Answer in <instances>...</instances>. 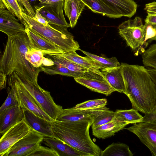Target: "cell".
Returning a JSON list of instances; mask_svg holds the SVG:
<instances>
[{"label":"cell","instance_id":"6da1fadb","mask_svg":"<svg viewBox=\"0 0 156 156\" xmlns=\"http://www.w3.org/2000/svg\"><path fill=\"white\" fill-rule=\"evenodd\" d=\"M126 89L125 94L133 108L141 113H152L156 107V88L144 66L121 64Z\"/></svg>","mask_w":156,"mask_h":156},{"label":"cell","instance_id":"7a4b0ae2","mask_svg":"<svg viewBox=\"0 0 156 156\" xmlns=\"http://www.w3.org/2000/svg\"><path fill=\"white\" fill-rule=\"evenodd\" d=\"M31 50L26 32L8 37L4 52L1 58L0 72L10 76L16 72L28 80L37 83L40 67L33 66L26 59L25 55Z\"/></svg>","mask_w":156,"mask_h":156},{"label":"cell","instance_id":"3957f363","mask_svg":"<svg viewBox=\"0 0 156 156\" xmlns=\"http://www.w3.org/2000/svg\"><path fill=\"white\" fill-rule=\"evenodd\" d=\"M94 121L53 122L55 138L60 139L88 156H100V148L91 140L89 129Z\"/></svg>","mask_w":156,"mask_h":156},{"label":"cell","instance_id":"277c9868","mask_svg":"<svg viewBox=\"0 0 156 156\" xmlns=\"http://www.w3.org/2000/svg\"><path fill=\"white\" fill-rule=\"evenodd\" d=\"M24 26L29 27L54 44L64 53L80 50L79 45L73 34L67 30H60L49 24L44 25L28 15L26 11L22 13Z\"/></svg>","mask_w":156,"mask_h":156},{"label":"cell","instance_id":"5b68a950","mask_svg":"<svg viewBox=\"0 0 156 156\" xmlns=\"http://www.w3.org/2000/svg\"><path fill=\"white\" fill-rule=\"evenodd\" d=\"M10 76L9 78L18 82L29 92L46 114L55 121L57 120L62 107L55 103L50 92L16 72H13Z\"/></svg>","mask_w":156,"mask_h":156},{"label":"cell","instance_id":"8992f818","mask_svg":"<svg viewBox=\"0 0 156 156\" xmlns=\"http://www.w3.org/2000/svg\"><path fill=\"white\" fill-rule=\"evenodd\" d=\"M118 29L120 36L135 55H142L145 51L148 43L145 40L146 26L143 24L141 18L136 17L124 21L119 26Z\"/></svg>","mask_w":156,"mask_h":156},{"label":"cell","instance_id":"52a82bcc","mask_svg":"<svg viewBox=\"0 0 156 156\" xmlns=\"http://www.w3.org/2000/svg\"><path fill=\"white\" fill-rule=\"evenodd\" d=\"M74 78L77 83L91 90L106 96L115 91L108 83L101 72L98 69H88L81 77Z\"/></svg>","mask_w":156,"mask_h":156},{"label":"cell","instance_id":"ba28073f","mask_svg":"<svg viewBox=\"0 0 156 156\" xmlns=\"http://www.w3.org/2000/svg\"><path fill=\"white\" fill-rule=\"evenodd\" d=\"M44 138L31 128L29 133L15 144L4 156H30L41 145Z\"/></svg>","mask_w":156,"mask_h":156},{"label":"cell","instance_id":"9c48e42d","mask_svg":"<svg viewBox=\"0 0 156 156\" xmlns=\"http://www.w3.org/2000/svg\"><path fill=\"white\" fill-rule=\"evenodd\" d=\"M64 0L51 4H44L40 6H35L53 27L60 30H67L71 27L66 21L63 12Z\"/></svg>","mask_w":156,"mask_h":156},{"label":"cell","instance_id":"30bf717a","mask_svg":"<svg viewBox=\"0 0 156 156\" xmlns=\"http://www.w3.org/2000/svg\"><path fill=\"white\" fill-rule=\"evenodd\" d=\"M9 83L14 84L19 106L23 110H28L37 116L51 122L55 121L41 108L29 92L17 82L9 78Z\"/></svg>","mask_w":156,"mask_h":156},{"label":"cell","instance_id":"8fae6325","mask_svg":"<svg viewBox=\"0 0 156 156\" xmlns=\"http://www.w3.org/2000/svg\"><path fill=\"white\" fill-rule=\"evenodd\" d=\"M133 124L126 129L138 137L149 149L152 156H156V124L147 122Z\"/></svg>","mask_w":156,"mask_h":156},{"label":"cell","instance_id":"7c38bea8","mask_svg":"<svg viewBox=\"0 0 156 156\" xmlns=\"http://www.w3.org/2000/svg\"><path fill=\"white\" fill-rule=\"evenodd\" d=\"M31 128L24 119L13 126L2 135L0 140V156H4L17 142L30 132Z\"/></svg>","mask_w":156,"mask_h":156},{"label":"cell","instance_id":"4fadbf2b","mask_svg":"<svg viewBox=\"0 0 156 156\" xmlns=\"http://www.w3.org/2000/svg\"><path fill=\"white\" fill-rule=\"evenodd\" d=\"M108 109L106 106L85 110L75 109L73 108L63 109L56 120L63 122L94 121L96 116Z\"/></svg>","mask_w":156,"mask_h":156},{"label":"cell","instance_id":"5bb4252c","mask_svg":"<svg viewBox=\"0 0 156 156\" xmlns=\"http://www.w3.org/2000/svg\"><path fill=\"white\" fill-rule=\"evenodd\" d=\"M31 49L41 51L44 55L53 53H63L57 46L30 28L24 26Z\"/></svg>","mask_w":156,"mask_h":156},{"label":"cell","instance_id":"9a60e30c","mask_svg":"<svg viewBox=\"0 0 156 156\" xmlns=\"http://www.w3.org/2000/svg\"><path fill=\"white\" fill-rule=\"evenodd\" d=\"M23 111L24 120L31 128L38 132L44 137L55 138L53 131L54 122L42 118L28 110Z\"/></svg>","mask_w":156,"mask_h":156},{"label":"cell","instance_id":"2e32d148","mask_svg":"<svg viewBox=\"0 0 156 156\" xmlns=\"http://www.w3.org/2000/svg\"><path fill=\"white\" fill-rule=\"evenodd\" d=\"M11 12L5 9H0V30L8 37L25 31L24 25Z\"/></svg>","mask_w":156,"mask_h":156},{"label":"cell","instance_id":"e0dca14e","mask_svg":"<svg viewBox=\"0 0 156 156\" xmlns=\"http://www.w3.org/2000/svg\"><path fill=\"white\" fill-rule=\"evenodd\" d=\"M24 119V111L19 105L0 112V133L3 134L11 127Z\"/></svg>","mask_w":156,"mask_h":156},{"label":"cell","instance_id":"ac0fdd59","mask_svg":"<svg viewBox=\"0 0 156 156\" xmlns=\"http://www.w3.org/2000/svg\"><path fill=\"white\" fill-rule=\"evenodd\" d=\"M43 141L45 145L56 153L58 156H88L60 139L45 137Z\"/></svg>","mask_w":156,"mask_h":156},{"label":"cell","instance_id":"d6986e66","mask_svg":"<svg viewBox=\"0 0 156 156\" xmlns=\"http://www.w3.org/2000/svg\"><path fill=\"white\" fill-rule=\"evenodd\" d=\"M120 17L130 18L136 12L137 5L133 0H101Z\"/></svg>","mask_w":156,"mask_h":156},{"label":"cell","instance_id":"ffe728a7","mask_svg":"<svg viewBox=\"0 0 156 156\" xmlns=\"http://www.w3.org/2000/svg\"><path fill=\"white\" fill-rule=\"evenodd\" d=\"M101 72L108 83L115 91L126 94L121 65L117 67L101 69Z\"/></svg>","mask_w":156,"mask_h":156},{"label":"cell","instance_id":"44dd1931","mask_svg":"<svg viewBox=\"0 0 156 156\" xmlns=\"http://www.w3.org/2000/svg\"><path fill=\"white\" fill-rule=\"evenodd\" d=\"M128 124L115 119L111 121L102 126L92 128L93 135L99 139H105L111 137L123 129Z\"/></svg>","mask_w":156,"mask_h":156},{"label":"cell","instance_id":"7402d4cb","mask_svg":"<svg viewBox=\"0 0 156 156\" xmlns=\"http://www.w3.org/2000/svg\"><path fill=\"white\" fill-rule=\"evenodd\" d=\"M86 5L82 0H64L63 8L72 28L76 26Z\"/></svg>","mask_w":156,"mask_h":156},{"label":"cell","instance_id":"603a6c76","mask_svg":"<svg viewBox=\"0 0 156 156\" xmlns=\"http://www.w3.org/2000/svg\"><path fill=\"white\" fill-rule=\"evenodd\" d=\"M93 12L108 17L116 18L119 16L105 4L101 0H82Z\"/></svg>","mask_w":156,"mask_h":156},{"label":"cell","instance_id":"cb8c5ba5","mask_svg":"<svg viewBox=\"0 0 156 156\" xmlns=\"http://www.w3.org/2000/svg\"><path fill=\"white\" fill-rule=\"evenodd\" d=\"M53 61L54 64L52 65L44 66L42 65L40 67L41 71L50 75L58 74L74 78L81 77L84 73L71 71L62 64Z\"/></svg>","mask_w":156,"mask_h":156},{"label":"cell","instance_id":"d4e9b609","mask_svg":"<svg viewBox=\"0 0 156 156\" xmlns=\"http://www.w3.org/2000/svg\"><path fill=\"white\" fill-rule=\"evenodd\" d=\"M115 112V119L128 124L142 122L143 120V117L138 111L133 108L128 110H117Z\"/></svg>","mask_w":156,"mask_h":156},{"label":"cell","instance_id":"484cf974","mask_svg":"<svg viewBox=\"0 0 156 156\" xmlns=\"http://www.w3.org/2000/svg\"><path fill=\"white\" fill-rule=\"evenodd\" d=\"M55 54L87 69L95 68L99 69L95 62L90 58L88 56H80L77 54L75 51H72L63 53Z\"/></svg>","mask_w":156,"mask_h":156},{"label":"cell","instance_id":"4316f807","mask_svg":"<svg viewBox=\"0 0 156 156\" xmlns=\"http://www.w3.org/2000/svg\"><path fill=\"white\" fill-rule=\"evenodd\" d=\"M133 155L127 145L113 143L101 151L100 156H132Z\"/></svg>","mask_w":156,"mask_h":156},{"label":"cell","instance_id":"83f0119b","mask_svg":"<svg viewBox=\"0 0 156 156\" xmlns=\"http://www.w3.org/2000/svg\"><path fill=\"white\" fill-rule=\"evenodd\" d=\"M80 50L87 56L92 59L99 69H111L119 67L121 65V64L115 57H112L110 58H105L83 51L80 49Z\"/></svg>","mask_w":156,"mask_h":156},{"label":"cell","instance_id":"f1b7e54d","mask_svg":"<svg viewBox=\"0 0 156 156\" xmlns=\"http://www.w3.org/2000/svg\"><path fill=\"white\" fill-rule=\"evenodd\" d=\"M22 2L20 0H0V9H6L18 19L22 24L23 20L22 13L26 11L23 9Z\"/></svg>","mask_w":156,"mask_h":156},{"label":"cell","instance_id":"f546056e","mask_svg":"<svg viewBox=\"0 0 156 156\" xmlns=\"http://www.w3.org/2000/svg\"><path fill=\"white\" fill-rule=\"evenodd\" d=\"M50 57L52 60L57 62L67 68L69 70L76 72L84 73L87 69L82 67L65 57L57 55L55 53L44 55Z\"/></svg>","mask_w":156,"mask_h":156},{"label":"cell","instance_id":"4dcf8cb0","mask_svg":"<svg viewBox=\"0 0 156 156\" xmlns=\"http://www.w3.org/2000/svg\"><path fill=\"white\" fill-rule=\"evenodd\" d=\"M141 56L144 66L156 70V43L151 45Z\"/></svg>","mask_w":156,"mask_h":156},{"label":"cell","instance_id":"1f68e13d","mask_svg":"<svg viewBox=\"0 0 156 156\" xmlns=\"http://www.w3.org/2000/svg\"><path fill=\"white\" fill-rule=\"evenodd\" d=\"M107 100L105 98L89 100L78 104L73 107L77 110H85L103 108L106 106Z\"/></svg>","mask_w":156,"mask_h":156},{"label":"cell","instance_id":"d6a6232c","mask_svg":"<svg viewBox=\"0 0 156 156\" xmlns=\"http://www.w3.org/2000/svg\"><path fill=\"white\" fill-rule=\"evenodd\" d=\"M9 84L11 89H9L7 97L0 108V112L9 108L19 105L15 87L12 83H9Z\"/></svg>","mask_w":156,"mask_h":156},{"label":"cell","instance_id":"836d02e7","mask_svg":"<svg viewBox=\"0 0 156 156\" xmlns=\"http://www.w3.org/2000/svg\"><path fill=\"white\" fill-rule=\"evenodd\" d=\"M44 55L41 51L31 49L27 52L25 57L27 61L33 66L38 68L42 65L44 58Z\"/></svg>","mask_w":156,"mask_h":156},{"label":"cell","instance_id":"e575fe53","mask_svg":"<svg viewBox=\"0 0 156 156\" xmlns=\"http://www.w3.org/2000/svg\"><path fill=\"white\" fill-rule=\"evenodd\" d=\"M115 112L109 109L98 115L92 125V128L99 126L112 121L114 119Z\"/></svg>","mask_w":156,"mask_h":156},{"label":"cell","instance_id":"d590c367","mask_svg":"<svg viewBox=\"0 0 156 156\" xmlns=\"http://www.w3.org/2000/svg\"><path fill=\"white\" fill-rule=\"evenodd\" d=\"M30 156H58V155L51 148L40 145Z\"/></svg>","mask_w":156,"mask_h":156},{"label":"cell","instance_id":"8d00e7d4","mask_svg":"<svg viewBox=\"0 0 156 156\" xmlns=\"http://www.w3.org/2000/svg\"><path fill=\"white\" fill-rule=\"evenodd\" d=\"M146 32L145 40L148 42L149 40L155 36L156 30L152 25H146Z\"/></svg>","mask_w":156,"mask_h":156},{"label":"cell","instance_id":"74e56055","mask_svg":"<svg viewBox=\"0 0 156 156\" xmlns=\"http://www.w3.org/2000/svg\"><path fill=\"white\" fill-rule=\"evenodd\" d=\"M35 16L33 18L38 22L45 26L49 24L48 22L46 19L39 12L38 9L36 7Z\"/></svg>","mask_w":156,"mask_h":156},{"label":"cell","instance_id":"f35d334b","mask_svg":"<svg viewBox=\"0 0 156 156\" xmlns=\"http://www.w3.org/2000/svg\"><path fill=\"white\" fill-rule=\"evenodd\" d=\"M145 20V25H156V13H147Z\"/></svg>","mask_w":156,"mask_h":156},{"label":"cell","instance_id":"ab89813d","mask_svg":"<svg viewBox=\"0 0 156 156\" xmlns=\"http://www.w3.org/2000/svg\"><path fill=\"white\" fill-rule=\"evenodd\" d=\"M144 9L147 13H156V2H154L146 4Z\"/></svg>","mask_w":156,"mask_h":156},{"label":"cell","instance_id":"60d3db41","mask_svg":"<svg viewBox=\"0 0 156 156\" xmlns=\"http://www.w3.org/2000/svg\"><path fill=\"white\" fill-rule=\"evenodd\" d=\"M7 75L0 72V89L1 90L5 88L7 82Z\"/></svg>","mask_w":156,"mask_h":156},{"label":"cell","instance_id":"b9f144b4","mask_svg":"<svg viewBox=\"0 0 156 156\" xmlns=\"http://www.w3.org/2000/svg\"><path fill=\"white\" fill-rule=\"evenodd\" d=\"M156 88V70L149 67H146Z\"/></svg>","mask_w":156,"mask_h":156},{"label":"cell","instance_id":"7bdbcfd3","mask_svg":"<svg viewBox=\"0 0 156 156\" xmlns=\"http://www.w3.org/2000/svg\"><path fill=\"white\" fill-rule=\"evenodd\" d=\"M29 2H34L37 0H27ZM42 4H51L63 0H38Z\"/></svg>","mask_w":156,"mask_h":156},{"label":"cell","instance_id":"ee69618b","mask_svg":"<svg viewBox=\"0 0 156 156\" xmlns=\"http://www.w3.org/2000/svg\"><path fill=\"white\" fill-rule=\"evenodd\" d=\"M54 64L53 61L51 59L44 57L42 65L44 66H50Z\"/></svg>","mask_w":156,"mask_h":156},{"label":"cell","instance_id":"f6af8a7d","mask_svg":"<svg viewBox=\"0 0 156 156\" xmlns=\"http://www.w3.org/2000/svg\"><path fill=\"white\" fill-rule=\"evenodd\" d=\"M152 26L156 30V25H154ZM156 41V35L154 38H153L151 40H149L148 42L149 43V42H151L152 41Z\"/></svg>","mask_w":156,"mask_h":156},{"label":"cell","instance_id":"bcb514c9","mask_svg":"<svg viewBox=\"0 0 156 156\" xmlns=\"http://www.w3.org/2000/svg\"></svg>","mask_w":156,"mask_h":156},{"label":"cell","instance_id":"7dc6e473","mask_svg":"<svg viewBox=\"0 0 156 156\" xmlns=\"http://www.w3.org/2000/svg\"><path fill=\"white\" fill-rule=\"evenodd\" d=\"M20 0V1H21V0ZM21 2H22V1H21Z\"/></svg>","mask_w":156,"mask_h":156},{"label":"cell","instance_id":"c3c4849f","mask_svg":"<svg viewBox=\"0 0 156 156\" xmlns=\"http://www.w3.org/2000/svg\"><path fill=\"white\" fill-rule=\"evenodd\" d=\"M21 1H22V0H21Z\"/></svg>","mask_w":156,"mask_h":156}]
</instances>
